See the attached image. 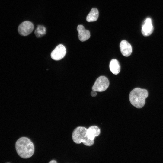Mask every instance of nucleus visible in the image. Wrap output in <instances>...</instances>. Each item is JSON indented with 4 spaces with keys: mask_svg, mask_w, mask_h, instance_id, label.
Masks as SVG:
<instances>
[{
    "mask_svg": "<svg viewBox=\"0 0 163 163\" xmlns=\"http://www.w3.org/2000/svg\"><path fill=\"white\" fill-rule=\"evenodd\" d=\"M15 148L18 155L23 158H30L34 152V144L26 137H21L16 142Z\"/></svg>",
    "mask_w": 163,
    "mask_h": 163,
    "instance_id": "nucleus-1",
    "label": "nucleus"
},
{
    "mask_svg": "<svg viewBox=\"0 0 163 163\" xmlns=\"http://www.w3.org/2000/svg\"><path fill=\"white\" fill-rule=\"evenodd\" d=\"M148 95V93L146 90L136 88L129 94V101L133 106L138 108H141L144 106L145 99Z\"/></svg>",
    "mask_w": 163,
    "mask_h": 163,
    "instance_id": "nucleus-2",
    "label": "nucleus"
},
{
    "mask_svg": "<svg viewBox=\"0 0 163 163\" xmlns=\"http://www.w3.org/2000/svg\"><path fill=\"white\" fill-rule=\"evenodd\" d=\"M87 129L82 126H78L73 131L72 138L74 142L76 144L82 142L87 146H91L94 143V140L90 139L87 135Z\"/></svg>",
    "mask_w": 163,
    "mask_h": 163,
    "instance_id": "nucleus-3",
    "label": "nucleus"
},
{
    "mask_svg": "<svg viewBox=\"0 0 163 163\" xmlns=\"http://www.w3.org/2000/svg\"><path fill=\"white\" fill-rule=\"evenodd\" d=\"M109 82L108 78L103 76L99 77L96 80L92 87V90L98 92L105 91L108 88Z\"/></svg>",
    "mask_w": 163,
    "mask_h": 163,
    "instance_id": "nucleus-4",
    "label": "nucleus"
},
{
    "mask_svg": "<svg viewBox=\"0 0 163 163\" xmlns=\"http://www.w3.org/2000/svg\"><path fill=\"white\" fill-rule=\"evenodd\" d=\"M34 25L31 22L25 21L19 25L18 31L19 34L23 36H27L30 34L33 31Z\"/></svg>",
    "mask_w": 163,
    "mask_h": 163,
    "instance_id": "nucleus-5",
    "label": "nucleus"
},
{
    "mask_svg": "<svg viewBox=\"0 0 163 163\" xmlns=\"http://www.w3.org/2000/svg\"><path fill=\"white\" fill-rule=\"evenodd\" d=\"M66 53V50L64 46L59 44L52 52L51 57L53 60L58 61L63 58Z\"/></svg>",
    "mask_w": 163,
    "mask_h": 163,
    "instance_id": "nucleus-6",
    "label": "nucleus"
},
{
    "mask_svg": "<svg viewBox=\"0 0 163 163\" xmlns=\"http://www.w3.org/2000/svg\"><path fill=\"white\" fill-rule=\"evenodd\" d=\"M154 30L152 24L151 18H147L145 20L142 26L141 32L144 36H148L150 35Z\"/></svg>",
    "mask_w": 163,
    "mask_h": 163,
    "instance_id": "nucleus-7",
    "label": "nucleus"
},
{
    "mask_svg": "<svg viewBox=\"0 0 163 163\" xmlns=\"http://www.w3.org/2000/svg\"><path fill=\"white\" fill-rule=\"evenodd\" d=\"M120 47L122 54L124 56H129L132 52V47L130 44L126 40H123L120 43Z\"/></svg>",
    "mask_w": 163,
    "mask_h": 163,
    "instance_id": "nucleus-8",
    "label": "nucleus"
},
{
    "mask_svg": "<svg viewBox=\"0 0 163 163\" xmlns=\"http://www.w3.org/2000/svg\"><path fill=\"white\" fill-rule=\"evenodd\" d=\"M77 30L78 32V37L81 41H85L90 37V34L89 31L86 29L82 25H78Z\"/></svg>",
    "mask_w": 163,
    "mask_h": 163,
    "instance_id": "nucleus-9",
    "label": "nucleus"
},
{
    "mask_svg": "<svg viewBox=\"0 0 163 163\" xmlns=\"http://www.w3.org/2000/svg\"><path fill=\"white\" fill-rule=\"evenodd\" d=\"M100 133V130L97 126H93L87 129V135L91 140H94L95 137L98 136Z\"/></svg>",
    "mask_w": 163,
    "mask_h": 163,
    "instance_id": "nucleus-10",
    "label": "nucleus"
},
{
    "mask_svg": "<svg viewBox=\"0 0 163 163\" xmlns=\"http://www.w3.org/2000/svg\"><path fill=\"white\" fill-rule=\"evenodd\" d=\"M109 67L110 71L115 75L118 74L120 72V65L118 61L116 59H113L110 61Z\"/></svg>",
    "mask_w": 163,
    "mask_h": 163,
    "instance_id": "nucleus-11",
    "label": "nucleus"
},
{
    "mask_svg": "<svg viewBox=\"0 0 163 163\" xmlns=\"http://www.w3.org/2000/svg\"><path fill=\"white\" fill-rule=\"evenodd\" d=\"M98 16V10L96 8H93L87 16L86 20L89 22L96 21L97 20Z\"/></svg>",
    "mask_w": 163,
    "mask_h": 163,
    "instance_id": "nucleus-12",
    "label": "nucleus"
},
{
    "mask_svg": "<svg viewBox=\"0 0 163 163\" xmlns=\"http://www.w3.org/2000/svg\"><path fill=\"white\" fill-rule=\"evenodd\" d=\"M34 33L37 37H41L45 34L46 29L43 26L39 25L35 30Z\"/></svg>",
    "mask_w": 163,
    "mask_h": 163,
    "instance_id": "nucleus-13",
    "label": "nucleus"
},
{
    "mask_svg": "<svg viewBox=\"0 0 163 163\" xmlns=\"http://www.w3.org/2000/svg\"><path fill=\"white\" fill-rule=\"evenodd\" d=\"M97 94L96 91H93L91 92V95L93 97H95Z\"/></svg>",
    "mask_w": 163,
    "mask_h": 163,
    "instance_id": "nucleus-14",
    "label": "nucleus"
},
{
    "mask_svg": "<svg viewBox=\"0 0 163 163\" xmlns=\"http://www.w3.org/2000/svg\"><path fill=\"white\" fill-rule=\"evenodd\" d=\"M57 162V161L55 160H52L49 162V163H55Z\"/></svg>",
    "mask_w": 163,
    "mask_h": 163,
    "instance_id": "nucleus-15",
    "label": "nucleus"
}]
</instances>
